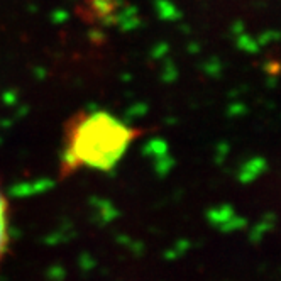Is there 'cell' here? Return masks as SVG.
Listing matches in <instances>:
<instances>
[{
    "instance_id": "1",
    "label": "cell",
    "mask_w": 281,
    "mask_h": 281,
    "mask_svg": "<svg viewBox=\"0 0 281 281\" xmlns=\"http://www.w3.org/2000/svg\"><path fill=\"white\" fill-rule=\"evenodd\" d=\"M139 136L140 131L110 112L90 110L75 114L64 129L61 176H71L85 170H112L121 163Z\"/></svg>"
},
{
    "instance_id": "2",
    "label": "cell",
    "mask_w": 281,
    "mask_h": 281,
    "mask_svg": "<svg viewBox=\"0 0 281 281\" xmlns=\"http://www.w3.org/2000/svg\"><path fill=\"white\" fill-rule=\"evenodd\" d=\"M9 200L5 197V190L0 181V265L9 251L10 244V219H9Z\"/></svg>"
}]
</instances>
